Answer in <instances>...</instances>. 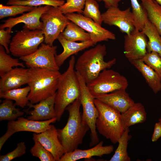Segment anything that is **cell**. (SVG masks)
<instances>
[{"label":"cell","mask_w":161,"mask_h":161,"mask_svg":"<svg viewBox=\"0 0 161 161\" xmlns=\"http://www.w3.org/2000/svg\"><path fill=\"white\" fill-rule=\"evenodd\" d=\"M80 97L69 105L66 109L69 113L67 122L62 129H57L58 137L66 152L78 148L89 128L83 120L80 112Z\"/></svg>","instance_id":"1"},{"label":"cell","mask_w":161,"mask_h":161,"mask_svg":"<svg viewBox=\"0 0 161 161\" xmlns=\"http://www.w3.org/2000/svg\"><path fill=\"white\" fill-rule=\"evenodd\" d=\"M75 58L72 56L66 70L60 77L56 92L55 109L59 121L67 106L80 97L79 83L75 70Z\"/></svg>","instance_id":"2"},{"label":"cell","mask_w":161,"mask_h":161,"mask_svg":"<svg viewBox=\"0 0 161 161\" xmlns=\"http://www.w3.org/2000/svg\"><path fill=\"white\" fill-rule=\"evenodd\" d=\"M61 74L59 71L38 68H29L27 84L30 88L28 96L30 103H38L55 94Z\"/></svg>","instance_id":"3"},{"label":"cell","mask_w":161,"mask_h":161,"mask_svg":"<svg viewBox=\"0 0 161 161\" xmlns=\"http://www.w3.org/2000/svg\"><path fill=\"white\" fill-rule=\"evenodd\" d=\"M106 53L105 45L98 44L84 52L75 62V69L86 84L102 71L110 69L116 63L115 58L107 61L104 60Z\"/></svg>","instance_id":"4"},{"label":"cell","mask_w":161,"mask_h":161,"mask_svg":"<svg viewBox=\"0 0 161 161\" xmlns=\"http://www.w3.org/2000/svg\"><path fill=\"white\" fill-rule=\"evenodd\" d=\"M94 103L98 112L96 121V129L106 139L116 144L124 131L121 113L96 98Z\"/></svg>","instance_id":"5"},{"label":"cell","mask_w":161,"mask_h":161,"mask_svg":"<svg viewBox=\"0 0 161 161\" xmlns=\"http://www.w3.org/2000/svg\"><path fill=\"white\" fill-rule=\"evenodd\" d=\"M44 41L42 30L23 28L12 38L9 45L10 52L16 57L28 55L36 51Z\"/></svg>","instance_id":"6"},{"label":"cell","mask_w":161,"mask_h":161,"mask_svg":"<svg viewBox=\"0 0 161 161\" xmlns=\"http://www.w3.org/2000/svg\"><path fill=\"white\" fill-rule=\"evenodd\" d=\"M95 97L114 91L126 89L129 83L126 78L119 72L109 69L102 71L92 81L86 84Z\"/></svg>","instance_id":"7"},{"label":"cell","mask_w":161,"mask_h":161,"mask_svg":"<svg viewBox=\"0 0 161 161\" xmlns=\"http://www.w3.org/2000/svg\"><path fill=\"white\" fill-rule=\"evenodd\" d=\"M76 73L80 87V100L83 110L82 117L90 129L91 141L89 146L91 147L99 142L96 127L98 112L95 104L94 97L89 91L84 80L78 72Z\"/></svg>","instance_id":"8"},{"label":"cell","mask_w":161,"mask_h":161,"mask_svg":"<svg viewBox=\"0 0 161 161\" xmlns=\"http://www.w3.org/2000/svg\"><path fill=\"white\" fill-rule=\"evenodd\" d=\"M43 23L42 30L45 43L53 45L54 41L62 32L70 21L58 7L50 6L41 17Z\"/></svg>","instance_id":"9"},{"label":"cell","mask_w":161,"mask_h":161,"mask_svg":"<svg viewBox=\"0 0 161 161\" xmlns=\"http://www.w3.org/2000/svg\"><path fill=\"white\" fill-rule=\"evenodd\" d=\"M57 46L42 43L35 52L19 59L24 61L28 68H38L52 71H59L55 57Z\"/></svg>","instance_id":"10"},{"label":"cell","mask_w":161,"mask_h":161,"mask_svg":"<svg viewBox=\"0 0 161 161\" xmlns=\"http://www.w3.org/2000/svg\"><path fill=\"white\" fill-rule=\"evenodd\" d=\"M56 121V117L46 120L36 121L21 116L16 120L9 121L7 123V131L0 138V151L7 140L16 133L26 131L39 133L46 130L51 123Z\"/></svg>","instance_id":"11"},{"label":"cell","mask_w":161,"mask_h":161,"mask_svg":"<svg viewBox=\"0 0 161 161\" xmlns=\"http://www.w3.org/2000/svg\"><path fill=\"white\" fill-rule=\"evenodd\" d=\"M65 15L70 21L87 31L95 45L102 41L116 39L115 35L113 32L81 14L72 13Z\"/></svg>","instance_id":"12"},{"label":"cell","mask_w":161,"mask_h":161,"mask_svg":"<svg viewBox=\"0 0 161 161\" xmlns=\"http://www.w3.org/2000/svg\"><path fill=\"white\" fill-rule=\"evenodd\" d=\"M101 15L103 22L109 26H116L123 33L129 34L135 29L130 7L121 10L118 7H112Z\"/></svg>","instance_id":"13"},{"label":"cell","mask_w":161,"mask_h":161,"mask_svg":"<svg viewBox=\"0 0 161 161\" xmlns=\"http://www.w3.org/2000/svg\"><path fill=\"white\" fill-rule=\"evenodd\" d=\"M147 36L142 31L135 29L124 37V53L130 62L142 59L147 52Z\"/></svg>","instance_id":"14"},{"label":"cell","mask_w":161,"mask_h":161,"mask_svg":"<svg viewBox=\"0 0 161 161\" xmlns=\"http://www.w3.org/2000/svg\"><path fill=\"white\" fill-rule=\"evenodd\" d=\"M50 6L35 7L30 11L16 18H10L4 21V23L1 24L0 29L9 28L12 29L17 24L24 23L23 28L30 30L39 29L42 30L43 23L40 20L42 15L49 8Z\"/></svg>","instance_id":"15"},{"label":"cell","mask_w":161,"mask_h":161,"mask_svg":"<svg viewBox=\"0 0 161 161\" xmlns=\"http://www.w3.org/2000/svg\"><path fill=\"white\" fill-rule=\"evenodd\" d=\"M33 137L36 138L53 156L55 161H59L61 157L66 152L58 137L57 129L50 124L45 131L39 133H34Z\"/></svg>","instance_id":"16"},{"label":"cell","mask_w":161,"mask_h":161,"mask_svg":"<svg viewBox=\"0 0 161 161\" xmlns=\"http://www.w3.org/2000/svg\"><path fill=\"white\" fill-rule=\"evenodd\" d=\"M55 96L56 93L35 104L30 102L28 106L29 109L33 108V109L27 112L30 115L27 118L36 121H44L56 117L55 109Z\"/></svg>","instance_id":"17"},{"label":"cell","mask_w":161,"mask_h":161,"mask_svg":"<svg viewBox=\"0 0 161 161\" xmlns=\"http://www.w3.org/2000/svg\"><path fill=\"white\" fill-rule=\"evenodd\" d=\"M126 90H117L98 95L95 98L110 106L122 114L135 103Z\"/></svg>","instance_id":"18"},{"label":"cell","mask_w":161,"mask_h":161,"mask_svg":"<svg viewBox=\"0 0 161 161\" xmlns=\"http://www.w3.org/2000/svg\"><path fill=\"white\" fill-rule=\"evenodd\" d=\"M29 68L16 67L1 77L0 92L19 88L27 84Z\"/></svg>","instance_id":"19"},{"label":"cell","mask_w":161,"mask_h":161,"mask_svg":"<svg viewBox=\"0 0 161 161\" xmlns=\"http://www.w3.org/2000/svg\"><path fill=\"white\" fill-rule=\"evenodd\" d=\"M103 142H99L93 147L86 150L78 148L70 152H66L59 161H75L82 159L90 158L93 156L102 157L111 153L114 150L112 145L103 146Z\"/></svg>","instance_id":"20"},{"label":"cell","mask_w":161,"mask_h":161,"mask_svg":"<svg viewBox=\"0 0 161 161\" xmlns=\"http://www.w3.org/2000/svg\"><path fill=\"white\" fill-rule=\"evenodd\" d=\"M57 39L63 48L62 52L59 55L56 54L55 57L56 63L59 67L71 55L95 45L91 40L80 42L69 41L66 39L61 33Z\"/></svg>","instance_id":"21"},{"label":"cell","mask_w":161,"mask_h":161,"mask_svg":"<svg viewBox=\"0 0 161 161\" xmlns=\"http://www.w3.org/2000/svg\"><path fill=\"white\" fill-rule=\"evenodd\" d=\"M121 115L124 130L129 128L132 126L144 123L147 117V113L144 106L139 102H135Z\"/></svg>","instance_id":"22"},{"label":"cell","mask_w":161,"mask_h":161,"mask_svg":"<svg viewBox=\"0 0 161 161\" xmlns=\"http://www.w3.org/2000/svg\"><path fill=\"white\" fill-rule=\"evenodd\" d=\"M140 72L155 93L161 90V79L158 75L142 59L130 62Z\"/></svg>","instance_id":"23"},{"label":"cell","mask_w":161,"mask_h":161,"mask_svg":"<svg viewBox=\"0 0 161 161\" xmlns=\"http://www.w3.org/2000/svg\"><path fill=\"white\" fill-rule=\"evenodd\" d=\"M142 31L148 39L147 52H155L161 57V35L155 26L148 20Z\"/></svg>","instance_id":"24"},{"label":"cell","mask_w":161,"mask_h":161,"mask_svg":"<svg viewBox=\"0 0 161 161\" xmlns=\"http://www.w3.org/2000/svg\"><path fill=\"white\" fill-rule=\"evenodd\" d=\"M30 88L28 86L0 92V98L14 100L16 106L24 108L28 106L30 102L28 96Z\"/></svg>","instance_id":"25"},{"label":"cell","mask_w":161,"mask_h":161,"mask_svg":"<svg viewBox=\"0 0 161 161\" xmlns=\"http://www.w3.org/2000/svg\"><path fill=\"white\" fill-rule=\"evenodd\" d=\"M149 21L161 35V6L154 0H140Z\"/></svg>","instance_id":"26"},{"label":"cell","mask_w":161,"mask_h":161,"mask_svg":"<svg viewBox=\"0 0 161 161\" xmlns=\"http://www.w3.org/2000/svg\"><path fill=\"white\" fill-rule=\"evenodd\" d=\"M67 40L72 41H86L91 40L89 34L73 22L70 21L61 33Z\"/></svg>","instance_id":"27"},{"label":"cell","mask_w":161,"mask_h":161,"mask_svg":"<svg viewBox=\"0 0 161 161\" xmlns=\"http://www.w3.org/2000/svg\"><path fill=\"white\" fill-rule=\"evenodd\" d=\"M129 128L124 130L118 141V145L114 153L109 161H131V158L127 151L129 141L131 139L132 137L129 134Z\"/></svg>","instance_id":"28"},{"label":"cell","mask_w":161,"mask_h":161,"mask_svg":"<svg viewBox=\"0 0 161 161\" xmlns=\"http://www.w3.org/2000/svg\"><path fill=\"white\" fill-rule=\"evenodd\" d=\"M13 100L5 99L0 105V121L15 120L23 116L24 112L16 108Z\"/></svg>","instance_id":"29"},{"label":"cell","mask_w":161,"mask_h":161,"mask_svg":"<svg viewBox=\"0 0 161 161\" xmlns=\"http://www.w3.org/2000/svg\"><path fill=\"white\" fill-rule=\"evenodd\" d=\"M135 29L142 31L148 19L147 12L137 0H130Z\"/></svg>","instance_id":"30"},{"label":"cell","mask_w":161,"mask_h":161,"mask_svg":"<svg viewBox=\"0 0 161 161\" xmlns=\"http://www.w3.org/2000/svg\"><path fill=\"white\" fill-rule=\"evenodd\" d=\"M4 47L0 45V76L10 71L14 67L20 66L25 67L24 64L18 59L12 57L7 54Z\"/></svg>","instance_id":"31"},{"label":"cell","mask_w":161,"mask_h":161,"mask_svg":"<svg viewBox=\"0 0 161 161\" xmlns=\"http://www.w3.org/2000/svg\"><path fill=\"white\" fill-rule=\"evenodd\" d=\"M64 3V0H8L7 4L33 7L40 6L42 5L58 7Z\"/></svg>","instance_id":"32"},{"label":"cell","mask_w":161,"mask_h":161,"mask_svg":"<svg viewBox=\"0 0 161 161\" xmlns=\"http://www.w3.org/2000/svg\"><path fill=\"white\" fill-rule=\"evenodd\" d=\"M85 16L92 19L96 23L101 26L103 22L99 9V6L95 0H86L82 13Z\"/></svg>","instance_id":"33"},{"label":"cell","mask_w":161,"mask_h":161,"mask_svg":"<svg viewBox=\"0 0 161 161\" xmlns=\"http://www.w3.org/2000/svg\"><path fill=\"white\" fill-rule=\"evenodd\" d=\"M35 7L21 5L5 6L0 4V19L15 16L32 10Z\"/></svg>","instance_id":"34"},{"label":"cell","mask_w":161,"mask_h":161,"mask_svg":"<svg viewBox=\"0 0 161 161\" xmlns=\"http://www.w3.org/2000/svg\"><path fill=\"white\" fill-rule=\"evenodd\" d=\"M32 139L34 144L30 151L33 156L41 161H55L52 154L36 138L33 137Z\"/></svg>","instance_id":"35"},{"label":"cell","mask_w":161,"mask_h":161,"mask_svg":"<svg viewBox=\"0 0 161 161\" xmlns=\"http://www.w3.org/2000/svg\"><path fill=\"white\" fill-rule=\"evenodd\" d=\"M66 3L58 7L64 15L77 12L82 13L86 0H66Z\"/></svg>","instance_id":"36"},{"label":"cell","mask_w":161,"mask_h":161,"mask_svg":"<svg viewBox=\"0 0 161 161\" xmlns=\"http://www.w3.org/2000/svg\"><path fill=\"white\" fill-rule=\"evenodd\" d=\"M158 75L161 79V57L157 52H147L142 59Z\"/></svg>","instance_id":"37"},{"label":"cell","mask_w":161,"mask_h":161,"mask_svg":"<svg viewBox=\"0 0 161 161\" xmlns=\"http://www.w3.org/2000/svg\"><path fill=\"white\" fill-rule=\"evenodd\" d=\"M26 151V146L25 143L22 142L18 143L16 148L5 155L0 156V161H10L21 156Z\"/></svg>","instance_id":"38"},{"label":"cell","mask_w":161,"mask_h":161,"mask_svg":"<svg viewBox=\"0 0 161 161\" xmlns=\"http://www.w3.org/2000/svg\"><path fill=\"white\" fill-rule=\"evenodd\" d=\"M12 29L7 28L6 30L4 29L0 30V44L3 46L7 54L10 52L9 45L10 43V38L11 36Z\"/></svg>","instance_id":"39"},{"label":"cell","mask_w":161,"mask_h":161,"mask_svg":"<svg viewBox=\"0 0 161 161\" xmlns=\"http://www.w3.org/2000/svg\"><path fill=\"white\" fill-rule=\"evenodd\" d=\"M161 137V122L156 123L154 125L151 140L153 142L157 141Z\"/></svg>","instance_id":"40"},{"label":"cell","mask_w":161,"mask_h":161,"mask_svg":"<svg viewBox=\"0 0 161 161\" xmlns=\"http://www.w3.org/2000/svg\"><path fill=\"white\" fill-rule=\"evenodd\" d=\"M97 1H103L104 6L107 9L112 7H118L119 3L121 0H95Z\"/></svg>","instance_id":"41"},{"label":"cell","mask_w":161,"mask_h":161,"mask_svg":"<svg viewBox=\"0 0 161 161\" xmlns=\"http://www.w3.org/2000/svg\"><path fill=\"white\" fill-rule=\"evenodd\" d=\"M161 6V0H154Z\"/></svg>","instance_id":"42"},{"label":"cell","mask_w":161,"mask_h":161,"mask_svg":"<svg viewBox=\"0 0 161 161\" xmlns=\"http://www.w3.org/2000/svg\"><path fill=\"white\" fill-rule=\"evenodd\" d=\"M159 121H160V122H161V117L159 119Z\"/></svg>","instance_id":"43"}]
</instances>
